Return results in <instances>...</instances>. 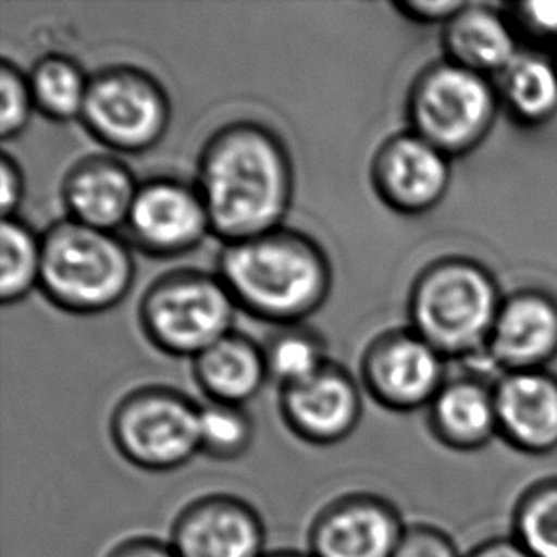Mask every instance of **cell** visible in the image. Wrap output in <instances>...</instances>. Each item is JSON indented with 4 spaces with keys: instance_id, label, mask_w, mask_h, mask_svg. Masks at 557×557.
I'll use <instances>...</instances> for the list:
<instances>
[{
    "instance_id": "6da1fadb",
    "label": "cell",
    "mask_w": 557,
    "mask_h": 557,
    "mask_svg": "<svg viewBox=\"0 0 557 557\" xmlns=\"http://www.w3.org/2000/svg\"><path fill=\"white\" fill-rule=\"evenodd\" d=\"M195 185L211 234L225 244L244 240L284 226L294 203V159L278 132L263 122H228L203 144Z\"/></svg>"
},
{
    "instance_id": "7a4b0ae2",
    "label": "cell",
    "mask_w": 557,
    "mask_h": 557,
    "mask_svg": "<svg viewBox=\"0 0 557 557\" xmlns=\"http://www.w3.org/2000/svg\"><path fill=\"white\" fill-rule=\"evenodd\" d=\"M218 274L238 309L267 324H302L330 299L333 267L310 234L278 226L244 240L226 242Z\"/></svg>"
},
{
    "instance_id": "3957f363",
    "label": "cell",
    "mask_w": 557,
    "mask_h": 557,
    "mask_svg": "<svg viewBox=\"0 0 557 557\" xmlns=\"http://www.w3.org/2000/svg\"><path fill=\"white\" fill-rule=\"evenodd\" d=\"M136 259L116 233L60 219L42 234L40 289L69 314H101L128 297Z\"/></svg>"
},
{
    "instance_id": "277c9868",
    "label": "cell",
    "mask_w": 557,
    "mask_h": 557,
    "mask_svg": "<svg viewBox=\"0 0 557 557\" xmlns=\"http://www.w3.org/2000/svg\"><path fill=\"white\" fill-rule=\"evenodd\" d=\"M236 302L218 272L175 269L145 289L139 325L160 352L193 358L234 332Z\"/></svg>"
},
{
    "instance_id": "5b68a950",
    "label": "cell",
    "mask_w": 557,
    "mask_h": 557,
    "mask_svg": "<svg viewBox=\"0 0 557 557\" xmlns=\"http://www.w3.org/2000/svg\"><path fill=\"white\" fill-rule=\"evenodd\" d=\"M196 406L187 394L166 384H145L114 406L111 440L122 459L147 472H172L200 453Z\"/></svg>"
},
{
    "instance_id": "8992f818",
    "label": "cell",
    "mask_w": 557,
    "mask_h": 557,
    "mask_svg": "<svg viewBox=\"0 0 557 557\" xmlns=\"http://www.w3.org/2000/svg\"><path fill=\"white\" fill-rule=\"evenodd\" d=\"M172 101L157 76L114 63L90 75L81 124L98 144L124 154H144L164 139Z\"/></svg>"
},
{
    "instance_id": "52a82bcc",
    "label": "cell",
    "mask_w": 557,
    "mask_h": 557,
    "mask_svg": "<svg viewBox=\"0 0 557 557\" xmlns=\"http://www.w3.org/2000/svg\"><path fill=\"white\" fill-rule=\"evenodd\" d=\"M495 289L468 264H437L417 280L411 292L413 332L440 355L472 350L495 322Z\"/></svg>"
},
{
    "instance_id": "ba28073f",
    "label": "cell",
    "mask_w": 557,
    "mask_h": 557,
    "mask_svg": "<svg viewBox=\"0 0 557 557\" xmlns=\"http://www.w3.org/2000/svg\"><path fill=\"white\" fill-rule=\"evenodd\" d=\"M493 114V96L475 71L437 65L414 83L409 96L413 132L440 151L467 149L482 136Z\"/></svg>"
},
{
    "instance_id": "9c48e42d",
    "label": "cell",
    "mask_w": 557,
    "mask_h": 557,
    "mask_svg": "<svg viewBox=\"0 0 557 557\" xmlns=\"http://www.w3.org/2000/svg\"><path fill=\"white\" fill-rule=\"evenodd\" d=\"M124 231L145 256L168 259L198 248L211 223L195 183L160 175L139 183Z\"/></svg>"
},
{
    "instance_id": "30bf717a",
    "label": "cell",
    "mask_w": 557,
    "mask_h": 557,
    "mask_svg": "<svg viewBox=\"0 0 557 557\" xmlns=\"http://www.w3.org/2000/svg\"><path fill=\"white\" fill-rule=\"evenodd\" d=\"M363 388L391 411H413L432 404L444 388L442 355L419 333L384 332L363 350Z\"/></svg>"
},
{
    "instance_id": "8fae6325",
    "label": "cell",
    "mask_w": 557,
    "mask_h": 557,
    "mask_svg": "<svg viewBox=\"0 0 557 557\" xmlns=\"http://www.w3.org/2000/svg\"><path fill=\"white\" fill-rule=\"evenodd\" d=\"M398 508L375 493H347L325 505L309 529L310 557H392L406 531Z\"/></svg>"
},
{
    "instance_id": "7c38bea8",
    "label": "cell",
    "mask_w": 557,
    "mask_h": 557,
    "mask_svg": "<svg viewBox=\"0 0 557 557\" xmlns=\"http://www.w3.org/2000/svg\"><path fill=\"white\" fill-rule=\"evenodd\" d=\"M278 406L287 430L318 447L345 442L362 421L360 384L332 360L301 383L280 388Z\"/></svg>"
},
{
    "instance_id": "4fadbf2b",
    "label": "cell",
    "mask_w": 557,
    "mask_h": 557,
    "mask_svg": "<svg viewBox=\"0 0 557 557\" xmlns=\"http://www.w3.org/2000/svg\"><path fill=\"white\" fill-rule=\"evenodd\" d=\"M170 544L180 557H263L267 529L249 503L215 493L177 513Z\"/></svg>"
},
{
    "instance_id": "5bb4252c",
    "label": "cell",
    "mask_w": 557,
    "mask_h": 557,
    "mask_svg": "<svg viewBox=\"0 0 557 557\" xmlns=\"http://www.w3.org/2000/svg\"><path fill=\"white\" fill-rule=\"evenodd\" d=\"M449 182L445 152L414 132L392 136L371 160V185L391 210L422 213L440 202Z\"/></svg>"
},
{
    "instance_id": "9a60e30c",
    "label": "cell",
    "mask_w": 557,
    "mask_h": 557,
    "mask_svg": "<svg viewBox=\"0 0 557 557\" xmlns=\"http://www.w3.org/2000/svg\"><path fill=\"white\" fill-rule=\"evenodd\" d=\"M136 175L113 154H90L69 168L60 195L67 218L116 233L128 221L139 188Z\"/></svg>"
},
{
    "instance_id": "2e32d148",
    "label": "cell",
    "mask_w": 557,
    "mask_h": 557,
    "mask_svg": "<svg viewBox=\"0 0 557 557\" xmlns=\"http://www.w3.org/2000/svg\"><path fill=\"white\" fill-rule=\"evenodd\" d=\"M498 434L528 453L557 449V383L541 373L521 371L508 376L495 392Z\"/></svg>"
},
{
    "instance_id": "e0dca14e",
    "label": "cell",
    "mask_w": 557,
    "mask_h": 557,
    "mask_svg": "<svg viewBox=\"0 0 557 557\" xmlns=\"http://www.w3.org/2000/svg\"><path fill=\"white\" fill-rule=\"evenodd\" d=\"M193 375L208 401L242 407L269 381L263 347L238 332L228 333L196 356Z\"/></svg>"
},
{
    "instance_id": "ac0fdd59",
    "label": "cell",
    "mask_w": 557,
    "mask_h": 557,
    "mask_svg": "<svg viewBox=\"0 0 557 557\" xmlns=\"http://www.w3.org/2000/svg\"><path fill=\"white\" fill-rule=\"evenodd\" d=\"M430 429L455 451H475L498 434L495 394L470 381L445 384L430 404Z\"/></svg>"
},
{
    "instance_id": "d6986e66",
    "label": "cell",
    "mask_w": 557,
    "mask_h": 557,
    "mask_svg": "<svg viewBox=\"0 0 557 557\" xmlns=\"http://www.w3.org/2000/svg\"><path fill=\"white\" fill-rule=\"evenodd\" d=\"M557 347V310L539 297L506 305L493 327L495 355L513 368L543 362Z\"/></svg>"
},
{
    "instance_id": "ffe728a7",
    "label": "cell",
    "mask_w": 557,
    "mask_h": 557,
    "mask_svg": "<svg viewBox=\"0 0 557 557\" xmlns=\"http://www.w3.org/2000/svg\"><path fill=\"white\" fill-rule=\"evenodd\" d=\"M447 48L460 67L506 71L516 61V45L500 17L487 10L462 8L447 29Z\"/></svg>"
},
{
    "instance_id": "44dd1931",
    "label": "cell",
    "mask_w": 557,
    "mask_h": 557,
    "mask_svg": "<svg viewBox=\"0 0 557 557\" xmlns=\"http://www.w3.org/2000/svg\"><path fill=\"white\" fill-rule=\"evenodd\" d=\"M37 113L53 122L81 121L90 75L65 53H46L27 73Z\"/></svg>"
},
{
    "instance_id": "7402d4cb",
    "label": "cell",
    "mask_w": 557,
    "mask_h": 557,
    "mask_svg": "<svg viewBox=\"0 0 557 557\" xmlns=\"http://www.w3.org/2000/svg\"><path fill=\"white\" fill-rule=\"evenodd\" d=\"M42 274V236L20 218L0 223V302L10 307L23 301Z\"/></svg>"
},
{
    "instance_id": "603a6c76",
    "label": "cell",
    "mask_w": 557,
    "mask_h": 557,
    "mask_svg": "<svg viewBox=\"0 0 557 557\" xmlns=\"http://www.w3.org/2000/svg\"><path fill=\"white\" fill-rule=\"evenodd\" d=\"M510 536L531 557H557V475L521 491L513 505Z\"/></svg>"
},
{
    "instance_id": "cb8c5ba5",
    "label": "cell",
    "mask_w": 557,
    "mask_h": 557,
    "mask_svg": "<svg viewBox=\"0 0 557 557\" xmlns=\"http://www.w3.org/2000/svg\"><path fill=\"white\" fill-rule=\"evenodd\" d=\"M263 350L269 379H274L280 388L301 383L330 362L324 337L305 324L278 327Z\"/></svg>"
},
{
    "instance_id": "d4e9b609",
    "label": "cell",
    "mask_w": 557,
    "mask_h": 557,
    "mask_svg": "<svg viewBox=\"0 0 557 557\" xmlns=\"http://www.w3.org/2000/svg\"><path fill=\"white\" fill-rule=\"evenodd\" d=\"M200 453L213 460H238L249 451L256 426L246 407L208 401L198 414Z\"/></svg>"
},
{
    "instance_id": "484cf974",
    "label": "cell",
    "mask_w": 557,
    "mask_h": 557,
    "mask_svg": "<svg viewBox=\"0 0 557 557\" xmlns=\"http://www.w3.org/2000/svg\"><path fill=\"white\" fill-rule=\"evenodd\" d=\"M505 73L506 96L521 116L539 121L556 109L557 73L550 63L518 55Z\"/></svg>"
},
{
    "instance_id": "4316f807",
    "label": "cell",
    "mask_w": 557,
    "mask_h": 557,
    "mask_svg": "<svg viewBox=\"0 0 557 557\" xmlns=\"http://www.w3.org/2000/svg\"><path fill=\"white\" fill-rule=\"evenodd\" d=\"M37 111L30 94L29 78L12 61H0V137L2 141L17 139L29 126Z\"/></svg>"
},
{
    "instance_id": "83f0119b",
    "label": "cell",
    "mask_w": 557,
    "mask_h": 557,
    "mask_svg": "<svg viewBox=\"0 0 557 557\" xmlns=\"http://www.w3.org/2000/svg\"><path fill=\"white\" fill-rule=\"evenodd\" d=\"M392 557H465L447 531L430 523L407 525Z\"/></svg>"
},
{
    "instance_id": "f1b7e54d",
    "label": "cell",
    "mask_w": 557,
    "mask_h": 557,
    "mask_svg": "<svg viewBox=\"0 0 557 557\" xmlns=\"http://www.w3.org/2000/svg\"><path fill=\"white\" fill-rule=\"evenodd\" d=\"M0 180H2V190H0L2 219L17 218L15 213L20 210L25 196V175L20 162L8 152H2L0 157Z\"/></svg>"
},
{
    "instance_id": "f546056e",
    "label": "cell",
    "mask_w": 557,
    "mask_h": 557,
    "mask_svg": "<svg viewBox=\"0 0 557 557\" xmlns=\"http://www.w3.org/2000/svg\"><path fill=\"white\" fill-rule=\"evenodd\" d=\"M399 14L414 22H440L444 17L459 14L465 4L459 2H436V0H406L394 4Z\"/></svg>"
},
{
    "instance_id": "4dcf8cb0",
    "label": "cell",
    "mask_w": 557,
    "mask_h": 557,
    "mask_svg": "<svg viewBox=\"0 0 557 557\" xmlns=\"http://www.w3.org/2000/svg\"><path fill=\"white\" fill-rule=\"evenodd\" d=\"M106 557H180L174 546L152 536H132L111 548Z\"/></svg>"
},
{
    "instance_id": "1f68e13d",
    "label": "cell",
    "mask_w": 557,
    "mask_h": 557,
    "mask_svg": "<svg viewBox=\"0 0 557 557\" xmlns=\"http://www.w3.org/2000/svg\"><path fill=\"white\" fill-rule=\"evenodd\" d=\"M465 557H531L513 541L512 536H491L472 550L465 552Z\"/></svg>"
},
{
    "instance_id": "d6a6232c",
    "label": "cell",
    "mask_w": 557,
    "mask_h": 557,
    "mask_svg": "<svg viewBox=\"0 0 557 557\" xmlns=\"http://www.w3.org/2000/svg\"><path fill=\"white\" fill-rule=\"evenodd\" d=\"M523 17L533 29L557 35V2H529L523 7Z\"/></svg>"
},
{
    "instance_id": "836d02e7",
    "label": "cell",
    "mask_w": 557,
    "mask_h": 557,
    "mask_svg": "<svg viewBox=\"0 0 557 557\" xmlns=\"http://www.w3.org/2000/svg\"><path fill=\"white\" fill-rule=\"evenodd\" d=\"M263 557H310L309 554L294 550L267 552Z\"/></svg>"
}]
</instances>
